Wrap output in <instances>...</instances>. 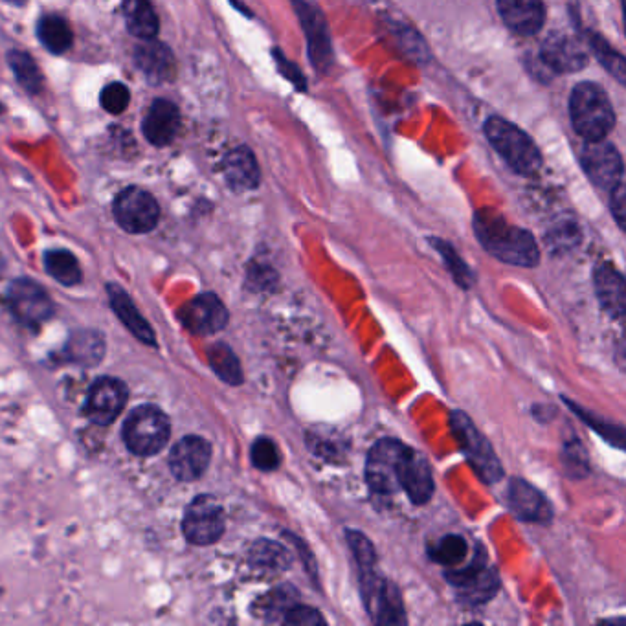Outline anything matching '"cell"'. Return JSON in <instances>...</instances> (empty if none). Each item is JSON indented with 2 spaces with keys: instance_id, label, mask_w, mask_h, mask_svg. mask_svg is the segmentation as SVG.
<instances>
[{
  "instance_id": "1",
  "label": "cell",
  "mask_w": 626,
  "mask_h": 626,
  "mask_svg": "<svg viewBox=\"0 0 626 626\" xmlns=\"http://www.w3.org/2000/svg\"><path fill=\"white\" fill-rule=\"evenodd\" d=\"M474 234L492 258L522 269H533L540 263L537 241L531 232L507 223L504 215L483 208L474 215Z\"/></svg>"
},
{
  "instance_id": "2",
  "label": "cell",
  "mask_w": 626,
  "mask_h": 626,
  "mask_svg": "<svg viewBox=\"0 0 626 626\" xmlns=\"http://www.w3.org/2000/svg\"><path fill=\"white\" fill-rule=\"evenodd\" d=\"M570 114L573 129L586 142L604 140L614 129L615 112L612 101L601 85L584 81L579 83L570 98Z\"/></svg>"
},
{
  "instance_id": "3",
  "label": "cell",
  "mask_w": 626,
  "mask_h": 626,
  "mask_svg": "<svg viewBox=\"0 0 626 626\" xmlns=\"http://www.w3.org/2000/svg\"><path fill=\"white\" fill-rule=\"evenodd\" d=\"M171 423L168 415L153 404H142L123 423L122 437L129 452L140 458L157 456L168 445Z\"/></svg>"
},
{
  "instance_id": "4",
  "label": "cell",
  "mask_w": 626,
  "mask_h": 626,
  "mask_svg": "<svg viewBox=\"0 0 626 626\" xmlns=\"http://www.w3.org/2000/svg\"><path fill=\"white\" fill-rule=\"evenodd\" d=\"M450 428L458 439L459 447L470 469L476 472V476L483 483L492 485L504 478L505 470L502 467V461L496 456L491 441L474 426L469 415L461 410H454L450 414Z\"/></svg>"
},
{
  "instance_id": "5",
  "label": "cell",
  "mask_w": 626,
  "mask_h": 626,
  "mask_svg": "<svg viewBox=\"0 0 626 626\" xmlns=\"http://www.w3.org/2000/svg\"><path fill=\"white\" fill-rule=\"evenodd\" d=\"M485 135L516 173L533 175L542 166V155L533 138L504 118H489L485 123Z\"/></svg>"
},
{
  "instance_id": "6",
  "label": "cell",
  "mask_w": 626,
  "mask_h": 626,
  "mask_svg": "<svg viewBox=\"0 0 626 626\" xmlns=\"http://www.w3.org/2000/svg\"><path fill=\"white\" fill-rule=\"evenodd\" d=\"M373 566H360L362 603L375 625H406L403 597L392 581L384 579Z\"/></svg>"
},
{
  "instance_id": "7",
  "label": "cell",
  "mask_w": 626,
  "mask_h": 626,
  "mask_svg": "<svg viewBox=\"0 0 626 626\" xmlns=\"http://www.w3.org/2000/svg\"><path fill=\"white\" fill-rule=\"evenodd\" d=\"M182 533L193 546H212L224 533V509L212 494L191 500L184 518Z\"/></svg>"
},
{
  "instance_id": "8",
  "label": "cell",
  "mask_w": 626,
  "mask_h": 626,
  "mask_svg": "<svg viewBox=\"0 0 626 626\" xmlns=\"http://www.w3.org/2000/svg\"><path fill=\"white\" fill-rule=\"evenodd\" d=\"M8 305L15 320L30 329H39L56 313V305L50 294L37 281L28 278H19L10 283Z\"/></svg>"
},
{
  "instance_id": "9",
  "label": "cell",
  "mask_w": 626,
  "mask_h": 626,
  "mask_svg": "<svg viewBox=\"0 0 626 626\" xmlns=\"http://www.w3.org/2000/svg\"><path fill=\"white\" fill-rule=\"evenodd\" d=\"M447 579L458 590L459 597L470 606L489 603L500 586L498 573L487 566V557L480 549L465 570L450 568Z\"/></svg>"
},
{
  "instance_id": "10",
  "label": "cell",
  "mask_w": 626,
  "mask_h": 626,
  "mask_svg": "<svg viewBox=\"0 0 626 626\" xmlns=\"http://www.w3.org/2000/svg\"><path fill=\"white\" fill-rule=\"evenodd\" d=\"M404 448L406 445L397 439H381L371 447L366 461V480L373 494L392 496L401 491L397 470Z\"/></svg>"
},
{
  "instance_id": "11",
  "label": "cell",
  "mask_w": 626,
  "mask_h": 626,
  "mask_svg": "<svg viewBox=\"0 0 626 626\" xmlns=\"http://www.w3.org/2000/svg\"><path fill=\"white\" fill-rule=\"evenodd\" d=\"M114 219L129 234H147L158 224L160 208L149 191L127 188L114 201Z\"/></svg>"
},
{
  "instance_id": "12",
  "label": "cell",
  "mask_w": 626,
  "mask_h": 626,
  "mask_svg": "<svg viewBox=\"0 0 626 626\" xmlns=\"http://www.w3.org/2000/svg\"><path fill=\"white\" fill-rule=\"evenodd\" d=\"M129 401V390L125 382L114 377H100L90 386L83 414L90 423L109 426L120 417Z\"/></svg>"
},
{
  "instance_id": "13",
  "label": "cell",
  "mask_w": 626,
  "mask_h": 626,
  "mask_svg": "<svg viewBox=\"0 0 626 626\" xmlns=\"http://www.w3.org/2000/svg\"><path fill=\"white\" fill-rule=\"evenodd\" d=\"M582 169L593 184L603 190H614L623 182V160L612 144L604 140L586 142L581 155Z\"/></svg>"
},
{
  "instance_id": "14",
  "label": "cell",
  "mask_w": 626,
  "mask_h": 626,
  "mask_svg": "<svg viewBox=\"0 0 626 626\" xmlns=\"http://www.w3.org/2000/svg\"><path fill=\"white\" fill-rule=\"evenodd\" d=\"M228 309L219 296L212 292L199 294L179 311V320L193 335L206 336L219 333L228 324Z\"/></svg>"
},
{
  "instance_id": "15",
  "label": "cell",
  "mask_w": 626,
  "mask_h": 626,
  "mask_svg": "<svg viewBox=\"0 0 626 626\" xmlns=\"http://www.w3.org/2000/svg\"><path fill=\"white\" fill-rule=\"evenodd\" d=\"M397 476H399L401 491L406 492L412 504L425 505L432 500L436 483L432 476V467L421 452H417L412 447L404 448Z\"/></svg>"
},
{
  "instance_id": "16",
  "label": "cell",
  "mask_w": 626,
  "mask_h": 626,
  "mask_svg": "<svg viewBox=\"0 0 626 626\" xmlns=\"http://www.w3.org/2000/svg\"><path fill=\"white\" fill-rule=\"evenodd\" d=\"M212 461V445L199 436L180 439L169 454V470L179 481H195L204 476Z\"/></svg>"
},
{
  "instance_id": "17",
  "label": "cell",
  "mask_w": 626,
  "mask_h": 626,
  "mask_svg": "<svg viewBox=\"0 0 626 626\" xmlns=\"http://www.w3.org/2000/svg\"><path fill=\"white\" fill-rule=\"evenodd\" d=\"M507 502L516 518L529 522L548 526L553 520V507L548 498L533 487L529 481L522 478H513L507 487Z\"/></svg>"
},
{
  "instance_id": "18",
  "label": "cell",
  "mask_w": 626,
  "mask_h": 626,
  "mask_svg": "<svg viewBox=\"0 0 626 626\" xmlns=\"http://www.w3.org/2000/svg\"><path fill=\"white\" fill-rule=\"evenodd\" d=\"M542 59L549 68H553L559 74L577 72L588 65V54L581 41L575 35L564 32L551 34L544 41Z\"/></svg>"
},
{
  "instance_id": "19",
  "label": "cell",
  "mask_w": 626,
  "mask_h": 626,
  "mask_svg": "<svg viewBox=\"0 0 626 626\" xmlns=\"http://www.w3.org/2000/svg\"><path fill=\"white\" fill-rule=\"evenodd\" d=\"M593 285L595 296L601 303L604 313L615 320L623 318L626 311V285L623 274L615 269L614 265L603 263L593 272Z\"/></svg>"
},
{
  "instance_id": "20",
  "label": "cell",
  "mask_w": 626,
  "mask_h": 626,
  "mask_svg": "<svg viewBox=\"0 0 626 626\" xmlns=\"http://www.w3.org/2000/svg\"><path fill=\"white\" fill-rule=\"evenodd\" d=\"M498 12L504 23L520 35H535L546 23L542 0H498Z\"/></svg>"
},
{
  "instance_id": "21",
  "label": "cell",
  "mask_w": 626,
  "mask_h": 626,
  "mask_svg": "<svg viewBox=\"0 0 626 626\" xmlns=\"http://www.w3.org/2000/svg\"><path fill=\"white\" fill-rule=\"evenodd\" d=\"M180 125L179 109L169 100H155L142 123L144 135L153 146H168L177 136Z\"/></svg>"
},
{
  "instance_id": "22",
  "label": "cell",
  "mask_w": 626,
  "mask_h": 626,
  "mask_svg": "<svg viewBox=\"0 0 626 626\" xmlns=\"http://www.w3.org/2000/svg\"><path fill=\"white\" fill-rule=\"evenodd\" d=\"M107 294H109L112 311L116 313L118 320L129 329V333L136 336L146 346H157V338H155V333H153V327L147 324L146 318L136 309L135 302L131 300V296L123 291L120 285H114V283L107 285Z\"/></svg>"
},
{
  "instance_id": "23",
  "label": "cell",
  "mask_w": 626,
  "mask_h": 626,
  "mask_svg": "<svg viewBox=\"0 0 626 626\" xmlns=\"http://www.w3.org/2000/svg\"><path fill=\"white\" fill-rule=\"evenodd\" d=\"M135 61L138 68L146 74V78L153 83L171 81L177 70L173 52L155 39H146V43L136 48Z\"/></svg>"
},
{
  "instance_id": "24",
  "label": "cell",
  "mask_w": 626,
  "mask_h": 626,
  "mask_svg": "<svg viewBox=\"0 0 626 626\" xmlns=\"http://www.w3.org/2000/svg\"><path fill=\"white\" fill-rule=\"evenodd\" d=\"M296 8L302 15V24L307 30L309 52L313 57L314 68L327 70V67L331 65V43H329V34H327L324 19L320 12H316L303 0H296Z\"/></svg>"
},
{
  "instance_id": "25",
  "label": "cell",
  "mask_w": 626,
  "mask_h": 626,
  "mask_svg": "<svg viewBox=\"0 0 626 626\" xmlns=\"http://www.w3.org/2000/svg\"><path fill=\"white\" fill-rule=\"evenodd\" d=\"M224 177L237 191L256 190L261 180L258 162L248 147H237L223 160Z\"/></svg>"
},
{
  "instance_id": "26",
  "label": "cell",
  "mask_w": 626,
  "mask_h": 626,
  "mask_svg": "<svg viewBox=\"0 0 626 626\" xmlns=\"http://www.w3.org/2000/svg\"><path fill=\"white\" fill-rule=\"evenodd\" d=\"M65 357L81 366H98L105 357V338L98 331H79L68 340Z\"/></svg>"
},
{
  "instance_id": "27",
  "label": "cell",
  "mask_w": 626,
  "mask_h": 626,
  "mask_svg": "<svg viewBox=\"0 0 626 626\" xmlns=\"http://www.w3.org/2000/svg\"><path fill=\"white\" fill-rule=\"evenodd\" d=\"M123 17L129 32L146 41L158 32V17L149 0H123Z\"/></svg>"
},
{
  "instance_id": "28",
  "label": "cell",
  "mask_w": 626,
  "mask_h": 626,
  "mask_svg": "<svg viewBox=\"0 0 626 626\" xmlns=\"http://www.w3.org/2000/svg\"><path fill=\"white\" fill-rule=\"evenodd\" d=\"M250 564L259 571L267 573H283L291 568V555L281 546L280 542L258 540L250 549Z\"/></svg>"
},
{
  "instance_id": "29",
  "label": "cell",
  "mask_w": 626,
  "mask_h": 626,
  "mask_svg": "<svg viewBox=\"0 0 626 626\" xmlns=\"http://www.w3.org/2000/svg\"><path fill=\"white\" fill-rule=\"evenodd\" d=\"M45 269L54 280L65 287H76L83 281V272L76 256L63 248L48 250L45 254Z\"/></svg>"
},
{
  "instance_id": "30",
  "label": "cell",
  "mask_w": 626,
  "mask_h": 626,
  "mask_svg": "<svg viewBox=\"0 0 626 626\" xmlns=\"http://www.w3.org/2000/svg\"><path fill=\"white\" fill-rule=\"evenodd\" d=\"M37 37L52 54H63L72 46L74 35L67 21L59 15H45L37 23Z\"/></svg>"
},
{
  "instance_id": "31",
  "label": "cell",
  "mask_w": 626,
  "mask_h": 626,
  "mask_svg": "<svg viewBox=\"0 0 626 626\" xmlns=\"http://www.w3.org/2000/svg\"><path fill=\"white\" fill-rule=\"evenodd\" d=\"M208 360L217 377L226 384L239 386L243 384V369L239 364V358L235 357L232 347L226 346L223 342H217L208 349Z\"/></svg>"
},
{
  "instance_id": "32",
  "label": "cell",
  "mask_w": 626,
  "mask_h": 626,
  "mask_svg": "<svg viewBox=\"0 0 626 626\" xmlns=\"http://www.w3.org/2000/svg\"><path fill=\"white\" fill-rule=\"evenodd\" d=\"M8 63L12 67L19 85L30 94H39L43 90V74L37 67L34 57L21 50H12L8 54Z\"/></svg>"
},
{
  "instance_id": "33",
  "label": "cell",
  "mask_w": 626,
  "mask_h": 626,
  "mask_svg": "<svg viewBox=\"0 0 626 626\" xmlns=\"http://www.w3.org/2000/svg\"><path fill=\"white\" fill-rule=\"evenodd\" d=\"M292 604H296V592L291 586H283L276 588L272 592L263 595L258 599V603L254 606V614L259 615L265 621H283V615L287 614V610Z\"/></svg>"
},
{
  "instance_id": "34",
  "label": "cell",
  "mask_w": 626,
  "mask_h": 626,
  "mask_svg": "<svg viewBox=\"0 0 626 626\" xmlns=\"http://www.w3.org/2000/svg\"><path fill=\"white\" fill-rule=\"evenodd\" d=\"M469 546L467 540L459 535H447L430 548V557L445 568H456L463 560H467Z\"/></svg>"
},
{
  "instance_id": "35",
  "label": "cell",
  "mask_w": 626,
  "mask_h": 626,
  "mask_svg": "<svg viewBox=\"0 0 626 626\" xmlns=\"http://www.w3.org/2000/svg\"><path fill=\"white\" fill-rule=\"evenodd\" d=\"M430 241H432V246L436 248L437 252L441 254V258L445 261L448 272L452 274L454 281L458 283L463 291H469L470 287L474 285L476 278H474L472 270L467 267V263L461 261L458 252L454 250V246L448 245V243L441 241V239H430Z\"/></svg>"
},
{
  "instance_id": "36",
  "label": "cell",
  "mask_w": 626,
  "mask_h": 626,
  "mask_svg": "<svg viewBox=\"0 0 626 626\" xmlns=\"http://www.w3.org/2000/svg\"><path fill=\"white\" fill-rule=\"evenodd\" d=\"M564 401L570 404L571 410L579 415L586 425L590 426L595 432H599V436H603L608 443H612L619 450L625 448V430H623V426L614 425V423H604V419H599V417H595L590 412L582 410L577 404L570 403L568 399H564Z\"/></svg>"
},
{
  "instance_id": "37",
  "label": "cell",
  "mask_w": 626,
  "mask_h": 626,
  "mask_svg": "<svg viewBox=\"0 0 626 626\" xmlns=\"http://www.w3.org/2000/svg\"><path fill=\"white\" fill-rule=\"evenodd\" d=\"M250 459L256 469L272 472L280 467V448L269 437H259L250 448Z\"/></svg>"
},
{
  "instance_id": "38",
  "label": "cell",
  "mask_w": 626,
  "mask_h": 626,
  "mask_svg": "<svg viewBox=\"0 0 626 626\" xmlns=\"http://www.w3.org/2000/svg\"><path fill=\"white\" fill-rule=\"evenodd\" d=\"M590 45H592L593 52L599 57V61L603 63L604 68L617 78L619 83H625V59L621 54H617L615 50H612L610 46L604 43L603 39L599 35H590Z\"/></svg>"
},
{
  "instance_id": "39",
  "label": "cell",
  "mask_w": 626,
  "mask_h": 626,
  "mask_svg": "<svg viewBox=\"0 0 626 626\" xmlns=\"http://www.w3.org/2000/svg\"><path fill=\"white\" fill-rule=\"evenodd\" d=\"M562 463H564L566 474H570L571 478H584V476L588 474V470H590L586 450H584V447H582L577 439L570 441V443L564 447Z\"/></svg>"
},
{
  "instance_id": "40",
  "label": "cell",
  "mask_w": 626,
  "mask_h": 626,
  "mask_svg": "<svg viewBox=\"0 0 626 626\" xmlns=\"http://www.w3.org/2000/svg\"><path fill=\"white\" fill-rule=\"evenodd\" d=\"M129 100H131L129 89L120 81L109 83L105 89L101 90V107L111 114H120V112L125 111L129 105Z\"/></svg>"
},
{
  "instance_id": "41",
  "label": "cell",
  "mask_w": 626,
  "mask_h": 626,
  "mask_svg": "<svg viewBox=\"0 0 626 626\" xmlns=\"http://www.w3.org/2000/svg\"><path fill=\"white\" fill-rule=\"evenodd\" d=\"M283 623L292 626H318L325 625L324 615L320 614V610L311 608V606H303V604H292L287 610V614L283 615Z\"/></svg>"
},
{
  "instance_id": "42",
  "label": "cell",
  "mask_w": 626,
  "mask_h": 626,
  "mask_svg": "<svg viewBox=\"0 0 626 626\" xmlns=\"http://www.w3.org/2000/svg\"><path fill=\"white\" fill-rule=\"evenodd\" d=\"M612 197H610V206H612V215L615 217V221L619 224V228H625L626 219V193L623 182L617 184L614 190H610Z\"/></svg>"
},
{
  "instance_id": "43",
  "label": "cell",
  "mask_w": 626,
  "mask_h": 626,
  "mask_svg": "<svg viewBox=\"0 0 626 626\" xmlns=\"http://www.w3.org/2000/svg\"><path fill=\"white\" fill-rule=\"evenodd\" d=\"M10 4H24V0H8Z\"/></svg>"
},
{
  "instance_id": "44",
  "label": "cell",
  "mask_w": 626,
  "mask_h": 626,
  "mask_svg": "<svg viewBox=\"0 0 626 626\" xmlns=\"http://www.w3.org/2000/svg\"><path fill=\"white\" fill-rule=\"evenodd\" d=\"M0 112H2V105H0Z\"/></svg>"
}]
</instances>
